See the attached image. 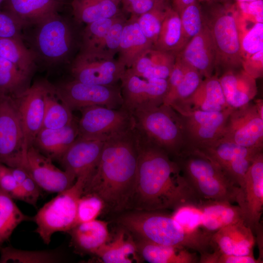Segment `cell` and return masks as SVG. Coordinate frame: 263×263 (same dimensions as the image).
I'll list each match as a JSON object with an SVG mask.
<instances>
[{"instance_id":"6da1fadb","label":"cell","mask_w":263,"mask_h":263,"mask_svg":"<svg viewBox=\"0 0 263 263\" xmlns=\"http://www.w3.org/2000/svg\"><path fill=\"white\" fill-rule=\"evenodd\" d=\"M136 132L137 173L127 209L173 210L186 204H197L201 199L182 174L176 162L164 150Z\"/></svg>"},{"instance_id":"7a4b0ae2","label":"cell","mask_w":263,"mask_h":263,"mask_svg":"<svg viewBox=\"0 0 263 263\" xmlns=\"http://www.w3.org/2000/svg\"><path fill=\"white\" fill-rule=\"evenodd\" d=\"M138 142L134 129L105 141L98 164L83 194L100 198L112 211L127 209L137 173Z\"/></svg>"},{"instance_id":"3957f363","label":"cell","mask_w":263,"mask_h":263,"mask_svg":"<svg viewBox=\"0 0 263 263\" xmlns=\"http://www.w3.org/2000/svg\"><path fill=\"white\" fill-rule=\"evenodd\" d=\"M118 223L138 238L154 243L184 247L200 254L213 248L212 234L203 229L189 231L179 225L171 215L162 211H135L121 216Z\"/></svg>"},{"instance_id":"277c9868","label":"cell","mask_w":263,"mask_h":263,"mask_svg":"<svg viewBox=\"0 0 263 263\" xmlns=\"http://www.w3.org/2000/svg\"><path fill=\"white\" fill-rule=\"evenodd\" d=\"M201 6L202 18L214 43L216 53V70L223 73L242 68L237 25V3L205 2Z\"/></svg>"},{"instance_id":"5b68a950","label":"cell","mask_w":263,"mask_h":263,"mask_svg":"<svg viewBox=\"0 0 263 263\" xmlns=\"http://www.w3.org/2000/svg\"><path fill=\"white\" fill-rule=\"evenodd\" d=\"M173 159L200 199L238 203L241 194L240 187L207 157L198 152L190 151Z\"/></svg>"},{"instance_id":"8992f818","label":"cell","mask_w":263,"mask_h":263,"mask_svg":"<svg viewBox=\"0 0 263 263\" xmlns=\"http://www.w3.org/2000/svg\"><path fill=\"white\" fill-rule=\"evenodd\" d=\"M134 129L144 139L166 152L172 159L186 150V143L178 113L170 106L144 107L132 113Z\"/></svg>"},{"instance_id":"52a82bcc","label":"cell","mask_w":263,"mask_h":263,"mask_svg":"<svg viewBox=\"0 0 263 263\" xmlns=\"http://www.w3.org/2000/svg\"><path fill=\"white\" fill-rule=\"evenodd\" d=\"M90 175L85 174L76 178L71 187L57 193L33 217L37 225L35 232L45 244H50L56 232H68L75 226L78 201Z\"/></svg>"},{"instance_id":"ba28073f","label":"cell","mask_w":263,"mask_h":263,"mask_svg":"<svg viewBox=\"0 0 263 263\" xmlns=\"http://www.w3.org/2000/svg\"><path fill=\"white\" fill-rule=\"evenodd\" d=\"M27 150L14 99L10 94L0 93V163L26 170Z\"/></svg>"},{"instance_id":"9c48e42d","label":"cell","mask_w":263,"mask_h":263,"mask_svg":"<svg viewBox=\"0 0 263 263\" xmlns=\"http://www.w3.org/2000/svg\"><path fill=\"white\" fill-rule=\"evenodd\" d=\"M77 137L105 141L134 128L132 114L120 108L92 106L80 109Z\"/></svg>"},{"instance_id":"30bf717a","label":"cell","mask_w":263,"mask_h":263,"mask_svg":"<svg viewBox=\"0 0 263 263\" xmlns=\"http://www.w3.org/2000/svg\"><path fill=\"white\" fill-rule=\"evenodd\" d=\"M233 109L222 112L191 109L184 114L178 113L186 143L183 153L202 149L220 139Z\"/></svg>"},{"instance_id":"8fae6325","label":"cell","mask_w":263,"mask_h":263,"mask_svg":"<svg viewBox=\"0 0 263 263\" xmlns=\"http://www.w3.org/2000/svg\"><path fill=\"white\" fill-rule=\"evenodd\" d=\"M71 69L74 79L81 82L114 85L120 80L126 67L114 57L97 52L80 51Z\"/></svg>"},{"instance_id":"7c38bea8","label":"cell","mask_w":263,"mask_h":263,"mask_svg":"<svg viewBox=\"0 0 263 263\" xmlns=\"http://www.w3.org/2000/svg\"><path fill=\"white\" fill-rule=\"evenodd\" d=\"M35 43L38 54L46 61L56 63L64 60L73 45L71 29L58 13L35 24Z\"/></svg>"},{"instance_id":"4fadbf2b","label":"cell","mask_w":263,"mask_h":263,"mask_svg":"<svg viewBox=\"0 0 263 263\" xmlns=\"http://www.w3.org/2000/svg\"><path fill=\"white\" fill-rule=\"evenodd\" d=\"M221 139L263 150V116L259 113L254 102H250L231 111Z\"/></svg>"},{"instance_id":"5bb4252c","label":"cell","mask_w":263,"mask_h":263,"mask_svg":"<svg viewBox=\"0 0 263 263\" xmlns=\"http://www.w3.org/2000/svg\"><path fill=\"white\" fill-rule=\"evenodd\" d=\"M120 81L123 103L121 108L132 113L144 107L159 106L167 94V79H145L126 68Z\"/></svg>"},{"instance_id":"9a60e30c","label":"cell","mask_w":263,"mask_h":263,"mask_svg":"<svg viewBox=\"0 0 263 263\" xmlns=\"http://www.w3.org/2000/svg\"><path fill=\"white\" fill-rule=\"evenodd\" d=\"M57 89L71 110L95 105L116 109L123 103L120 87L116 85H94L74 79Z\"/></svg>"},{"instance_id":"2e32d148","label":"cell","mask_w":263,"mask_h":263,"mask_svg":"<svg viewBox=\"0 0 263 263\" xmlns=\"http://www.w3.org/2000/svg\"><path fill=\"white\" fill-rule=\"evenodd\" d=\"M197 151L217 165L233 182L240 184L255 156L263 150L219 139Z\"/></svg>"},{"instance_id":"e0dca14e","label":"cell","mask_w":263,"mask_h":263,"mask_svg":"<svg viewBox=\"0 0 263 263\" xmlns=\"http://www.w3.org/2000/svg\"><path fill=\"white\" fill-rule=\"evenodd\" d=\"M46 82H37L21 92L12 95L21 123L27 150L33 145L35 139L43 123Z\"/></svg>"},{"instance_id":"ac0fdd59","label":"cell","mask_w":263,"mask_h":263,"mask_svg":"<svg viewBox=\"0 0 263 263\" xmlns=\"http://www.w3.org/2000/svg\"><path fill=\"white\" fill-rule=\"evenodd\" d=\"M241 189L238 205L244 213L245 222L255 232L262 225L263 208V153H258L248 169Z\"/></svg>"},{"instance_id":"d6986e66","label":"cell","mask_w":263,"mask_h":263,"mask_svg":"<svg viewBox=\"0 0 263 263\" xmlns=\"http://www.w3.org/2000/svg\"><path fill=\"white\" fill-rule=\"evenodd\" d=\"M26 170L40 188L51 193H58L71 187L76 178L70 172L57 168L52 160L34 146L26 154Z\"/></svg>"},{"instance_id":"ffe728a7","label":"cell","mask_w":263,"mask_h":263,"mask_svg":"<svg viewBox=\"0 0 263 263\" xmlns=\"http://www.w3.org/2000/svg\"><path fill=\"white\" fill-rule=\"evenodd\" d=\"M105 141L77 137L60 161L64 170L77 178L91 174L99 161Z\"/></svg>"},{"instance_id":"44dd1931","label":"cell","mask_w":263,"mask_h":263,"mask_svg":"<svg viewBox=\"0 0 263 263\" xmlns=\"http://www.w3.org/2000/svg\"><path fill=\"white\" fill-rule=\"evenodd\" d=\"M185 62L205 77L216 70V53L210 32L204 22L201 31L177 54Z\"/></svg>"},{"instance_id":"7402d4cb","label":"cell","mask_w":263,"mask_h":263,"mask_svg":"<svg viewBox=\"0 0 263 263\" xmlns=\"http://www.w3.org/2000/svg\"><path fill=\"white\" fill-rule=\"evenodd\" d=\"M213 248L236 255L253 254L255 238L251 228L244 222L224 227L211 236Z\"/></svg>"},{"instance_id":"603a6c76","label":"cell","mask_w":263,"mask_h":263,"mask_svg":"<svg viewBox=\"0 0 263 263\" xmlns=\"http://www.w3.org/2000/svg\"><path fill=\"white\" fill-rule=\"evenodd\" d=\"M198 206L201 213V228L211 234L228 225L245 222L241 207L228 201L201 199Z\"/></svg>"},{"instance_id":"cb8c5ba5","label":"cell","mask_w":263,"mask_h":263,"mask_svg":"<svg viewBox=\"0 0 263 263\" xmlns=\"http://www.w3.org/2000/svg\"><path fill=\"white\" fill-rule=\"evenodd\" d=\"M218 77L226 101L233 109L249 103L257 94L256 79L242 68L225 71Z\"/></svg>"},{"instance_id":"d4e9b609","label":"cell","mask_w":263,"mask_h":263,"mask_svg":"<svg viewBox=\"0 0 263 263\" xmlns=\"http://www.w3.org/2000/svg\"><path fill=\"white\" fill-rule=\"evenodd\" d=\"M77 136V123L74 120L60 128H42L37 135L33 146L52 160H60Z\"/></svg>"},{"instance_id":"484cf974","label":"cell","mask_w":263,"mask_h":263,"mask_svg":"<svg viewBox=\"0 0 263 263\" xmlns=\"http://www.w3.org/2000/svg\"><path fill=\"white\" fill-rule=\"evenodd\" d=\"M6 11L23 26L35 25L57 14L63 0H5Z\"/></svg>"},{"instance_id":"4316f807","label":"cell","mask_w":263,"mask_h":263,"mask_svg":"<svg viewBox=\"0 0 263 263\" xmlns=\"http://www.w3.org/2000/svg\"><path fill=\"white\" fill-rule=\"evenodd\" d=\"M176 54L153 46L146 50L131 67L137 75L145 79H168L175 62Z\"/></svg>"},{"instance_id":"83f0119b","label":"cell","mask_w":263,"mask_h":263,"mask_svg":"<svg viewBox=\"0 0 263 263\" xmlns=\"http://www.w3.org/2000/svg\"><path fill=\"white\" fill-rule=\"evenodd\" d=\"M153 46L152 42L141 30L136 21V16L131 15L123 28L118 60L126 68H131L143 52Z\"/></svg>"},{"instance_id":"f1b7e54d","label":"cell","mask_w":263,"mask_h":263,"mask_svg":"<svg viewBox=\"0 0 263 263\" xmlns=\"http://www.w3.org/2000/svg\"><path fill=\"white\" fill-rule=\"evenodd\" d=\"M138 253L150 263H196L199 258L195 253L184 247L160 244L138 239Z\"/></svg>"},{"instance_id":"f546056e","label":"cell","mask_w":263,"mask_h":263,"mask_svg":"<svg viewBox=\"0 0 263 263\" xmlns=\"http://www.w3.org/2000/svg\"><path fill=\"white\" fill-rule=\"evenodd\" d=\"M189 107L190 110L207 112H222L231 108L226 101L217 74L203 78L189 101Z\"/></svg>"},{"instance_id":"4dcf8cb0","label":"cell","mask_w":263,"mask_h":263,"mask_svg":"<svg viewBox=\"0 0 263 263\" xmlns=\"http://www.w3.org/2000/svg\"><path fill=\"white\" fill-rule=\"evenodd\" d=\"M68 232L75 248L93 254L109 239L108 223L96 219L79 224Z\"/></svg>"},{"instance_id":"1f68e13d","label":"cell","mask_w":263,"mask_h":263,"mask_svg":"<svg viewBox=\"0 0 263 263\" xmlns=\"http://www.w3.org/2000/svg\"><path fill=\"white\" fill-rule=\"evenodd\" d=\"M186 44L179 14L171 6L163 21L153 47L158 50L177 55Z\"/></svg>"},{"instance_id":"d6a6232c","label":"cell","mask_w":263,"mask_h":263,"mask_svg":"<svg viewBox=\"0 0 263 263\" xmlns=\"http://www.w3.org/2000/svg\"><path fill=\"white\" fill-rule=\"evenodd\" d=\"M46 88L42 128L57 129L70 124L74 121L72 110L61 98L57 88L48 82H46Z\"/></svg>"},{"instance_id":"836d02e7","label":"cell","mask_w":263,"mask_h":263,"mask_svg":"<svg viewBox=\"0 0 263 263\" xmlns=\"http://www.w3.org/2000/svg\"><path fill=\"white\" fill-rule=\"evenodd\" d=\"M72 7L75 19L87 24L121 13L119 4L110 0H74Z\"/></svg>"},{"instance_id":"e575fe53","label":"cell","mask_w":263,"mask_h":263,"mask_svg":"<svg viewBox=\"0 0 263 263\" xmlns=\"http://www.w3.org/2000/svg\"><path fill=\"white\" fill-rule=\"evenodd\" d=\"M203 78L191 66L172 94L164 99L163 104L170 106L180 114L190 111L189 101Z\"/></svg>"},{"instance_id":"d590c367","label":"cell","mask_w":263,"mask_h":263,"mask_svg":"<svg viewBox=\"0 0 263 263\" xmlns=\"http://www.w3.org/2000/svg\"><path fill=\"white\" fill-rule=\"evenodd\" d=\"M237 25L242 59L263 50V23L244 17L238 8Z\"/></svg>"},{"instance_id":"8d00e7d4","label":"cell","mask_w":263,"mask_h":263,"mask_svg":"<svg viewBox=\"0 0 263 263\" xmlns=\"http://www.w3.org/2000/svg\"><path fill=\"white\" fill-rule=\"evenodd\" d=\"M138 252L136 242L131 236L125 239L124 230L119 231L114 240L106 243L94 253L106 263H131V256L136 257Z\"/></svg>"},{"instance_id":"74e56055","label":"cell","mask_w":263,"mask_h":263,"mask_svg":"<svg viewBox=\"0 0 263 263\" xmlns=\"http://www.w3.org/2000/svg\"><path fill=\"white\" fill-rule=\"evenodd\" d=\"M32 220L33 218L23 213L13 199L0 188V247L20 224Z\"/></svg>"},{"instance_id":"f35d334b","label":"cell","mask_w":263,"mask_h":263,"mask_svg":"<svg viewBox=\"0 0 263 263\" xmlns=\"http://www.w3.org/2000/svg\"><path fill=\"white\" fill-rule=\"evenodd\" d=\"M0 56L12 62L29 76L36 59L35 52L26 47L22 39L15 38H0Z\"/></svg>"},{"instance_id":"ab89813d","label":"cell","mask_w":263,"mask_h":263,"mask_svg":"<svg viewBox=\"0 0 263 263\" xmlns=\"http://www.w3.org/2000/svg\"><path fill=\"white\" fill-rule=\"evenodd\" d=\"M0 263H56L62 261L60 253L53 250H26L11 246L0 247Z\"/></svg>"},{"instance_id":"60d3db41","label":"cell","mask_w":263,"mask_h":263,"mask_svg":"<svg viewBox=\"0 0 263 263\" xmlns=\"http://www.w3.org/2000/svg\"><path fill=\"white\" fill-rule=\"evenodd\" d=\"M171 6L169 0H165L148 12L136 16V21L141 30L153 46L157 41L163 21Z\"/></svg>"},{"instance_id":"b9f144b4","label":"cell","mask_w":263,"mask_h":263,"mask_svg":"<svg viewBox=\"0 0 263 263\" xmlns=\"http://www.w3.org/2000/svg\"><path fill=\"white\" fill-rule=\"evenodd\" d=\"M28 77L12 62L0 56V93L13 95L21 92L27 88Z\"/></svg>"},{"instance_id":"7bdbcfd3","label":"cell","mask_w":263,"mask_h":263,"mask_svg":"<svg viewBox=\"0 0 263 263\" xmlns=\"http://www.w3.org/2000/svg\"><path fill=\"white\" fill-rule=\"evenodd\" d=\"M122 14L87 24L83 33L81 51H93Z\"/></svg>"},{"instance_id":"ee69618b","label":"cell","mask_w":263,"mask_h":263,"mask_svg":"<svg viewBox=\"0 0 263 263\" xmlns=\"http://www.w3.org/2000/svg\"><path fill=\"white\" fill-rule=\"evenodd\" d=\"M199 3L197 0L186 7L179 14L183 34L186 43L197 35L204 26L201 5Z\"/></svg>"},{"instance_id":"f6af8a7d","label":"cell","mask_w":263,"mask_h":263,"mask_svg":"<svg viewBox=\"0 0 263 263\" xmlns=\"http://www.w3.org/2000/svg\"><path fill=\"white\" fill-rule=\"evenodd\" d=\"M127 19L122 13L112 25L100 42L92 51L114 57L118 53L122 32Z\"/></svg>"},{"instance_id":"bcb514c9","label":"cell","mask_w":263,"mask_h":263,"mask_svg":"<svg viewBox=\"0 0 263 263\" xmlns=\"http://www.w3.org/2000/svg\"><path fill=\"white\" fill-rule=\"evenodd\" d=\"M104 207L103 201L97 195L93 194L82 195L77 203L75 226L96 219Z\"/></svg>"},{"instance_id":"7dc6e473","label":"cell","mask_w":263,"mask_h":263,"mask_svg":"<svg viewBox=\"0 0 263 263\" xmlns=\"http://www.w3.org/2000/svg\"><path fill=\"white\" fill-rule=\"evenodd\" d=\"M198 204L181 206L173 210L171 216L185 229L193 231L201 230V213Z\"/></svg>"},{"instance_id":"c3c4849f","label":"cell","mask_w":263,"mask_h":263,"mask_svg":"<svg viewBox=\"0 0 263 263\" xmlns=\"http://www.w3.org/2000/svg\"><path fill=\"white\" fill-rule=\"evenodd\" d=\"M200 263H261L258 258L256 259L254 254L236 255L222 253L214 249L213 252H206L200 254Z\"/></svg>"},{"instance_id":"681fc988","label":"cell","mask_w":263,"mask_h":263,"mask_svg":"<svg viewBox=\"0 0 263 263\" xmlns=\"http://www.w3.org/2000/svg\"><path fill=\"white\" fill-rule=\"evenodd\" d=\"M0 188L13 199L25 201V195L21 185L15 180L10 168L0 163Z\"/></svg>"},{"instance_id":"f907efd6","label":"cell","mask_w":263,"mask_h":263,"mask_svg":"<svg viewBox=\"0 0 263 263\" xmlns=\"http://www.w3.org/2000/svg\"><path fill=\"white\" fill-rule=\"evenodd\" d=\"M23 26L10 13L0 10V38L22 39Z\"/></svg>"},{"instance_id":"816d5d0a","label":"cell","mask_w":263,"mask_h":263,"mask_svg":"<svg viewBox=\"0 0 263 263\" xmlns=\"http://www.w3.org/2000/svg\"><path fill=\"white\" fill-rule=\"evenodd\" d=\"M242 68L253 78L261 77L263 74V50L242 59Z\"/></svg>"},{"instance_id":"f5cc1de1","label":"cell","mask_w":263,"mask_h":263,"mask_svg":"<svg viewBox=\"0 0 263 263\" xmlns=\"http://www.w3.org/2000/svg\"><path fill=\"white\" fill-rule=\"evenodd\" d=\"M165 0H121L124 11L139 16L151 10Z\"/></svg>"},{"instance_id":"db71d44e","label":"cell","mask_w":263,"mask_h":263,"mask_svg":"<svg viewBox=\"0 0 263 263\" xmlns=\"http://www.w3.org/2000/svg\"><path fill=\"white\" fill-rule=\"evenodd\" d=\"M263 0L236 2L241 13L258 22L263 23Z\"/></svg>"},{"instance_id":"11a10c76","label":"cell","mask_w":263,"mask_h":263,"mask_svg":"<svg viewBox=\"0 0 263 263\" xmlns=\"http://www.w3.org/2000/svg\"><path fill=\"white\" fill-rule=\"evenodd\" d=\"M21 186L25 195V202L36 206L40 193V187L30 175L21 184Z\"/></svg>"},{"instance_id":"9f6ffc18","label":"cell","mask_w":263,"mask_h":263,"mask_svg":"<svg viewBox=\"0 0 263 263\" xmlns=\"http://www.w3.org/2000/svg\"><path fill=\"white\" fill-rule=\"evenodd\" d=\"M198 0H171V7L179 14L187 6Z\"/></svg>"},{"instance_id":"6f0895ef","label":"cell","mask_w":263,"mask_h":263,"mask_svg":"<svg viewBox=\"0 0 263 263\" xmlns=\"http://www.w3.org/2000/svg\"><path fill=\"white\" fill-rule=\"evenodd\" d=\"M203 2H222V0H203Z\"/></svg>"},{"instance_id":"680465c9","label":"cell","mask_w":263,"mask_h":263,"mask_svg":"<svg viewBox=\"0 0 263 263\" xmlns=\"http://www.w3.org/2000/svg\"><path fill=\"white\" fill-rule=\"evenodd\" d=\"M255 0H236V2H250V1H255Z\"/></svg>"},{"instance_id":"91938a15","label":"cell","mask_w":263,"mask_h":263,"mask_svg":"<svg viewBox=\"0 0 263 263\" xmlns=\"http://www.w3.org/2000/svg\"><path fill=\"white\" fill-rule=\"evenodd\" d=\"M112 0V1H113L115 2H116L118 4H119L120 2H121V0Z\"/></svg>"},{"instance_id":"94428289","label":"cell","mask_w":263,"mask_h":263,"mask_svg":"<svg viewBox=\"0 0 263 263\" xmlns=\"http://www.w3.org/2000/svg\"><path fill=\"white\" fill-rule=\"evenodd\" d=\"M5 0H0V6L1 4Z\"/></svg>"},{"instance_id":"6125c7cd","label":"cell","mask_w":263,"mask_h":263,"mask_svg":"<svg viewBox=\"0 0 263 263\" xmlns=\"http://www.w3.org/2000/svg\"><path fill=\"white\" fill-rule=\"evenodd\" d=\"M199 2H202L203 0H198Z\"/></svg>"}]
</instances>
